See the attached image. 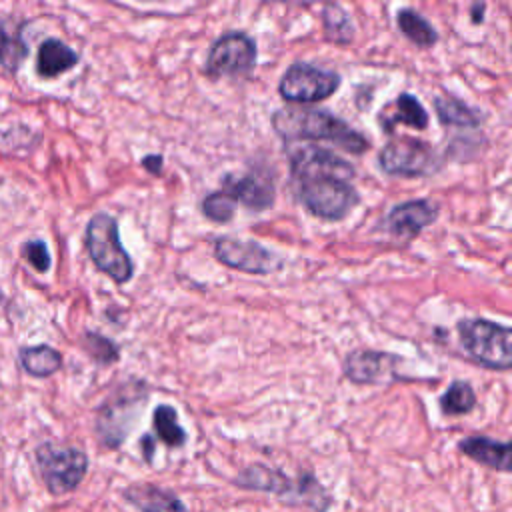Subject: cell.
Here are the masks:
<instances>
[{"instance_id":"cell-1","label":"cell","mask_w":512,"mask_h":512,"mask_svg":"<svg viewBox=\"0 0 512 512\" xmlns=\"http://www.w3.org/2000/svg\"><path fill=\"white\" fill-rule=\"evenodd\" d=\"M274 132L288 144L300 140H330L350 154H364L370 148L368 138L354 130L346 120L326 108L284 106L272 112Z\"/></svg>"},{"instance_id":"cell-2","label":"cell","mask_w":512,"mask_h":512,"mask_svg":"<svg viewBox=\"0 0 512 512\" xmlns=\"http://www.w3.org/2000/svg\"><path fill=\"white\" fill-rule=\"evenodd\" d=\"M84 242L94 266L116 284H126L134 276V262L120 240L118 220L108 212H96L84 232Z\"/></svg>"},{"instance_id":"cell-3","label":"cell","mask_w":512,"mask_h":512,"mask_svg":"<svg viewBox=\"0 0 512 512\" xmlns=\"http://www.w3.org/2000/svg\"><path fill=\"white\" fill-rule=\"evenodd\" d=\"M460 348L476 364L490 370L512 366V330L488 318H462L456 324Z\"/></svg>"},{"instance_id":"cell-4","label":"cell","mask_w":512,"mask_h":512,"mask_svg":"<svg viewBox=\"0 0 512 512\" xmlns=\"http://www.w3.org/2000/svg\"><path fill=\"white\" fill-rule=\"evenodd\" d=\"M236 484L248 490L272 492L280 500H286L292 504H306L318 512L330 506V496L310 474L292 480L284 476L280 470H274L262 464H252L238 474Z\"/></svg>"},{"instance_id":"cell-5","label":"cell","mask_w":512,"mask_h":512,"mask_svg":"<svg viewBox=\"0 0 512 512\" xmlns=\"http://www.w3.org/2000/svg\"><path fill=\"white\" fill-rule=\"evenodd\" d=\"M296 184V200L316 218L338 222L346 218L360 202L352 180L340 176H314Z\"/></svg>"},{"instance_id":"cell-6","label":"cell","mask_w":512,"mask_h":512,"mask_svg":"<svg viewBox=\"0 0 512 512\" xmlns=\"http://www.w3.org/2000/svg\"><path fill=\"white\" fill-rule=\"evenodd\" d=\"M142 404H146V382L136 380L124 382L98 408L96 434L106 448H118L124 442Z\"/></svg>"},{"instance_id":"cell-7","label":"cell","mask_w":512,"mask_h":512,"mask_svg":"<svg viewBox=\"0 0 512 512\" xmlns=\"http://www.w3.org/2000/svg\"><path fill=\"white\" fill-rule=\"evenodd\" d=\"M36 464L50 494L72 492L86 476L88 456L76 446L44 442L36 448Z\"/></svg>"},{"instance_id":"cell-8","label":"cell","mask_w":512,"mask_h":512,"mask_svg":"<svg viewBox=\"0 0 512 512\" xmlns=\"http://www.w3.org/2000/svg\"><path fill=\"white\" fill-rule=\"evenodd\" d=\"M258 60L256 40L242 30H228L220 34L206 56L204 72L212 80L230 76H248Z\"/></svg>"},{"instance_id":"cell-9","label":"cell","mask_w":512,"mask_h":512,"mask_svg":"<svg viewBox=\"0 0 512 512\" xmlns=\"http://www.w3.org/2000/svg\"><path fill=\"white\" fill-rule=\"evenodd\" d=\"M378 166L390 176L418 178L436 174L442 168V158L428 142L400 136L382 146L378 152Z\"/></svg>"},{"instance_id":"cell-10","label":"cell","mask_w":512,"mask_h":512,"mask_svg":"<svg viewBox=\"0 0 512 512\" xmlns=\"http://www.w3.org/2000/svg\"><path fill=\"white\" fill-rule=\"evenodd\" d=\"M342 84L338 72L308 62L290 64L278 84V92L286 102L312 104L332 96Z\"/></svg>"},{"instance_id":"cell-11","label":"cell","mask_w":512,"mask_h":512,"mask_svg":"<svg viewBox=\"0 0 512 512\" xmlns=\"http://www.w3.org/2000/svg\"><path fill=\"white\" fill-rule=\"evenodd\" d=\"M214 258L226 268H234L246 274H272L282 266L278 254L268 250L256 240H244L234 236H218L212 244Z\"/></svg>"},{"instance_id":"cell-12","label":"cell","mask_w":512,"mask_h":512,"mask_svg":"<svg viewBox=\"0 0 512 512\" xmlns=\"http://www.w3.org/2000/svg\"><path fill=\"white\" fill-rule=\"evenodd\" d=\"M288 162H290V174L294 182L314 178V176H340L346 180H352L356 176V168L348 160L316 144H304V146L292 148L288 152Z\"/></svg>"},{"instance_id":"cell-13","label":"cell","mask_w":512,"mask_h":512,"mask_svg":"<svg viewBox=\"0 0 512 512\" xmlns=\"http://www.w3.org/2000/svg\"><path fill=\"white\" fill-rule=\"evenodd\" d=\"M440 216V206L428 198H414L392 206L384 218L386 230L398 240H414Z\"/></svg>"},{"instance_id":"cell-14","label":"cell","mask_w":512,"mask_h":512,"mask_svg":"<svg viewBox=\"0 0 512 512\" xmlns=\"http://www.w3.org/2000/svg\"><path fill=\"white\" fill-rule=\"evenodd\" d=\"M220 190L230 194L236 204L240 202L248 210H268L276 202V188L274 180L270 174L264 172H248L244 176H234V174H224L220 178Z\"/></svg>"},{"instance_id":"cell-15","label":"cell","mask_w":512,"mask_h":512,"mask_svg":"<svg viewBox=\"0 0 512 512\" xmlns=\"http://www.w3.org/2000/svg\"><path fill=\"white\" fill-rule=\"evenodd\" d=\"M394 362H398V356H394V354H388L382 350L360 348L346 356L344 376L354 384H374L390 374V370H392L390 364H394Z\"/></svg>"},{"instance_id":"cell-16","label":"cell","mask_w":512,"mask_h":512,"mask_svg":"<svg viewBox=\"0 0 512 512\" xmlns=\"http://www.w3.org/2000/svg\"><path fill=\"white\" fill-rule=\"evenodd\" d=\"M428 122H430V116L424 104L410 92H400L394 98V102L386 104L378 112V124L386 134H390L396 124H408L416 130H424Z\"/></svg>"},{"instance_id":"cell-17","label":"cell","mask_w":512,"mask_h":512,"mask_svg":"<svg viewBox=\"0 0 512 512\" xmlns=\"http://www.w3.org/2000/svg\"><path fill=\"white\" fill-rule=\"evenodd\" d=\"M122 496L138 512H188V508L172 490L150 482L130 484L122 490Z\"/></svg>"},{"instance_id":"cell-18","label":"cell","mask_w":512,"mask_h":512,"mask_svg":"<svg viewBox=\"0 0 512 512\" xmlns=\"http://www.w3.org/2000/svg\"><path fill=\"white\" fill-rule=\"evenodd\" d=\"M458 450L474 462L508 472L510 470V444L488 436H466L458 442Z\"/></svg>"},{"instance_id":"cell-19","label":"cell","mask_w":512,"mask_h":512,"mask_svg":"<svg viewBox=\"0 0 512 512\" xmlns=\"http://www.w3.org/2000/svg\"><path fill=\"white\" fill-rule=\"evenodd\" d=\"M80 56L58 38H46L36 56V72L42 78H56L78 64Z\"/></svg>"},{"instance_id":"cell-20","label":"cell","mask_w":512,"mask_h":512,"mask_svg":"<svg viewBox=\"0 0 512 512\" xmlns=\"http://www.w3.org/2000/svg\"><path fill=\"white\" fill-rule=\"evenodd\" d=\"M434 112L444 126H458V128H480L486 120L480 108L466 104L456 96H436L434 98Z\"/></svg>"},{"instance_id":"cell-21","label":"cell","mask_w":512,"mask_h":512,"mask_svg":"<svg viewBox=\"0 0 512 512\" xmlns=\"http://www.w3.org/2000/svg\"><path fill=\"white\" fill-rule=\"evenodd\" d=\"M396 26L406 40L420 48H432L438 42V32L432 22L414 8H400L396 12Z\"/></svg>"},{"instance_id":"cell-22","label":"cell","mask_w":512,"mask_h":512,"mask_svg":"<svg viewBox=\"0 0 512 512\" xmlns=\"http://www.w3.org/2000/svg\"><path fill=\"white\" fill-rule=\"evenodd\" d=\"M20 362L28 374L36 378H46L62 368V354L48 344H38L22 348Z\"/></svg>"},{"instance_id":"cell-23","label":"cell","mask_w":512,"mask_h":512,"mask_svg":"<svg viewBox=\"0 0 512 512\" xmlns=\"http://www.w3.org/2000/svg\"><path fill=\"white\" fill-rule=\"evenodd\" d=\"M152 426L156 436L170 448H180L186 444L188 434L178 422V412L170 404H158L152 412Z\"/></svg>"},{"instance_id":"cell-24","label":"cell","mask_w":512,"mask_h":512,"mask_svg":"<svg viewBox=\"0 0 512 512\" xmlns=\"http://www.w3.org/2000/svg\"><path fill=\"white\" fill-rule=\"evenodd\" d=\"M322 28L326 40L346 46L354 38V24L348 16V12L334 2H328L322 6Z\"/></svg>"},{"instance_id":"cell-25","label":"cell","mask_w":512,"mask_h":512,"mask_svg":"<svg viewBox=\"0 0 512 512\" xmlns=\"http://www.w3.org/2000/svg\"><path fill=\"white\" fill-rule=\"evenodd\" d=\"M438 406L444 416L468 414L476 406V392L470 382L454 380L438 398Z\"/></svg>"},{"instance_id":"cell-26","label":"cell","mask_w":512,"mask_h":512,"mask_svg":"<svg viewBox=\"0 0 512 512\" xmlns=\"http://www.w3.org/2000/svg\"><path fill=\"white\" fill-rule=\"evenodd\" d=\"M202 214L216 224H226L236 216V200L224 190H214L206 194L200 202Z\"/></svg>"},{"instance_id":"cell-27","label":"cell","mask_w":512,"mask_h":512,"mask_svg":"<svg viewBox=\"0 0 512 512\" xmlns=\"http://www.w3.org/2000/svg\"><path fill=\"white\" fill-rule=\"evenodd\" d=\"M26 44L18 32H12L8 22L0 20V66L14 70L26 58Z\"/></svg>"},{"instance_id":"cell-28","label":"cell","mask_w":512,"mask_h":512,"mask_svg":"<svg viewBox=\"0 0 512 512\" xmlns=\"http://www.w3.org/2000/svg\"><path fill=\"white\" fill-rule=\"evenodd\" d=\"M82 346L88 352V356L100 364V366H110L120 360V348L114 340L96 334V332H86L82 336Z\"/></svg>"},{"instance_id":"cell-29","label":"cell","mask_w":512,"mask_h":512,"mask_svg":"<svg viewBox=\"0 0 512 512\" xmlns=\"http://www.w3.org/2000/svg\"><path fill=\"white\" fill-rule=\"evenodd\" d=\"M22 254L38 272H48L50 270L52 260H50V252H48L46 242H42V240H28L22 246Z\"/></svg>"},{"instance_id":"cell-30","label":"cell","mask_w":512,"mask_h":512,"mask_svg":"<svg viewBox=\"0 0 512 512\" xmlns=\"http://www.w3.org/2000/svg\"><path fill=\"white\" fill-rule=\"evenodd\" d=\"M142 168L146 172H150L152 176H160L162 170H164V156L162 154H146L142 160H140Z\"/></svg>"},{"instance_id":"cell-31","label":"cell","mask_w":512,"mask_h":512,"mask_svg":"<svg viewBox=\"0 0 512 512\" xmlns=\"http://www.w3.org/2000/svg\"><path fill=\"white\" fill-rule=\"evenodd\" d=\"M140 446H142V454H144L146 460L150 462V460H152V454H154L152 438H150V436H142V438H140Z\"/></svg>"},{"instance_id":"cell-32","label":"cell","mask_w":512,"mask_h":512,"mask_svg":"<svg viewBox=\"0 0 512 512\" xmlns=\"http://www.w3.org/2000/svg\"><path fill=\"white\" fill-rule=\"evenodd\" d=\"M484 10H486V4H474L472 6V22L474 24H480L484 20Z\"/></svg>"},{"instance_id":"cell-33","label":"cell","mask_w":512,"mask_h":512,"mask_svg":"<svg viewBox=\"0 0 512 512\" xmlns=\"http://www.w3.org/2000/svg\"><path fill=\"white\" fill-rule=\"evenodd\" d=\"M0 298H2V294H0Z\"/></svg>"}]
</instances>
